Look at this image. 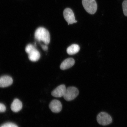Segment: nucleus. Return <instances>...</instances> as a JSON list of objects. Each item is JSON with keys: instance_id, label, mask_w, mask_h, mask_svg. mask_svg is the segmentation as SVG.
<instances>
[{"instance_id": "obj_1", "label": "nucleus", "mask_w": 127, "mask_h": 127, "mask_svg": "<svg viewBox=\"0 0 127 127\" xmlns=\"http://www.w3.org/2000/svg\"><path fill=\"white\" fill-rule=\"evenodd\" d=\"M35 39L39 42L42 41L47 45L50 43V35L48 30L43 27H40L36 30L34 34Z\"/></svg>"}, {"instance_id": "obj_2", "label": "nucleus", "mask_w": 127, "mask_h": 127, "mask_svg": "<svg viewBox=\"0 0 127 127\" xmlns=\"http://www.w3.org/2000/svg\"><path fill=\"white\" fill-rule=\"evenodd\" d=\"M25 51L28 54L29 59L32 61H37L40 58V54L39 52L32 44H30L27 45Z\"/></svg>"}, {"instance_id": "obj_3", "label": "nucleus", "mask_w": 127, "mask_h": 127, "mask_svg": "<svg viewBox=\"0 0 127 127\" xmlns=\"http://www.w3.org/2000/svg\"><path fill=\"white\" fill-rule=\"evenodd\" d=\"M82 4L87 12L94 14L97 10V4L95 0H82Z\"/></svg>"}, {"instance_id": "obj_4", "label": "nucleus", "mask_w": 127, "mask_h": 127, "mask_svg": "<svg viewBox=\"0 0 127 127\" xmlns=\"http://www.w3.org/2000/svg\"><path fill=\"white\" fill-rule=\"evenodd\" d=\"M79 94V90L76 87H70L66 89L65 93L63 97L66 101H71L75 99Z\"/></svg>"}, {"instance_id": "obj_5", "label": "nucleus", "mask_w": 127, "mask_h": 127, "mask_svg": "<svg viewBox=\"0 0 127 127\" xmlns=\"http://www.w3.org/2000/svg\"><path fill=\"white\" fill-rule=\"evenodd\" d=\"M96 120L99 124L103 126L110 124L112 122V119L111 116L104 112H100L98 114Z\"/></svg>"}, {"instance_id": "obj_6", "label": "nucleus", "mask_w": 127, "mask_h": 127, "mask_svg": "<svg viewBox=\"0 0 127 127\" xmlns=\"http://www.w3.org/2000/svg\"><path fill=\"white\" fill-rule=\"evenodd\" d=\"M63 14L65 20L67 22L68 25L77 23L73 12L70 8H67L65 9Z\"/></svg>"}, {"instance_id": "obj_7", "label": "nucleus", "mask_w": 127, "mask_h": 127, "mask_svg": "<svg viewBox=\"0 0 127 127\" xmlns=\"http://www.w3.org/2000/svg\"><path fill=\"white\" fill-rule=\"evenodd\" d=\"M50 110L55 113L60 112L62 108V105L60 101L58 100L54 99L52 101L49 105Z\"/></svg>"}, {"instance_id": "obj_8", "label": "nucleus", "mask_w": 127, "mask_h": 127, "mask_svg": "<svg viewBox=\"0 0 127 127\" xmlns=\"http://www.w3.org/2000/svg\"><path fill=\"white\" fill-rule=\"evenodd\" d=\"M66 90V87L65 85H60L52 92L51 95L55 97H61L64 96Z\"/></svg>"}, {"instance_id": "obj_9", "label": "nucleus", "mask_w": 127, "mask_h": 127, "mask_svg": "<svg viewBox=\"0 0 127 127\" xmlns=\"http://www.w3.org/2000/svg\"><path fill=\"white\" fill-rule=\"evenodd\" d=\"M13 82V79L10 76H4L0 77V87L4 88L9 86Z\"/></svg>"}, {"instance_id": "obj_10", "label": "nucleus", "mask_w": 127, "mask_h": 127, "mask_svg": "<svg viewBox=\"0 0 127 127\" xmlns=\"http://www.w3.org/2000/svg\"><path fill=\"white\" fill-rule=\"evenodd\" d=\"M75 61L72 58H69L65 60L61 63L60 68L62 70H64L69 69L74 65Z\"/></svg>"}, {"instance_id": "obj_11", "label": "nucleus", "mask_w": 127, "mask_h": 127, "mask_svg": "<svg viewBox=\"0 0 127 127\" xmlns=\"http://www.w3.org/2000/svg\"><path fill=\"white\" fill-rule=\"evenodd\" d=\"M23 107V104L19 100L16 99L14 100L11 106V110L14 112H19Z\"/></svg>"}, {"instance_id": "obj_12", "label": "nucleus", "mask_w": 127, "mask_h": 127, "mask_svg": "<svg viewBox=\"0 0 127 127\" xmlns=\"http://www.w3.org/2000/svg\"><path fill=\"white\" fill-rule=\"evenodd\" d=\"M80 50V47L77 44H73L68 47L66 50L67 53L69 55H73L77 54Z\"/></svg>"}, {"instance_id": "obj_13", "label": "nucleus", "mask_w": 127, "mask_h": 127, "mask_svg": "<svg viewBox=\"0 0 127 127\" xmlns=\"http://www.w3.org/2000/svg\"><path fill=\"white\" fill-rule=\"evenodd\" d=\"M122 7L124 15L127 17V0H125L123 1Z\"/></svg>"}, {"instance_id": "obj_14", "label": "nucleus", "mask_w": 127, "mask_h": 127, "mask_svg": "<svg viewBox=\"0 0 127 127\" xmlns=\"http://www.w3.org/2000/svg\"><path fill=\"white\" fill-rule=\"evenodd\" d=\"M0 127H18L15 124L8 123H4L1 125Z\"/></svg>"}, {"instance_id": "obj_15", "label": "nucleus", "mask_w": 127, "mask_h": 127, "mask_svg": "<svg viewBox=\"0 0 127 127\" xmlns=\"http://www.w3.org/2000/svg\"><path fill=\"white\" fill-rule=\"evenodd\" d=\"M5 106L3 104L0 103V112H3L6 110Z\"/></svg>"}, {"instance_id": "obj_16", "label": "nucleus", "mask_w": 127, "mask_h": 127, "mask_svg": "<svg viewBox=\"0 0 127 127\" xmlns=\"http://www.w3.org/2000/svg\"><path fill=\"white\" fill-rule=\"evenodd\" d=\"M41 47H42L43 50L44 51H47L48 50V47L47 46L46 44H45V45H41Z\"/></svg>"}]
</instances>
